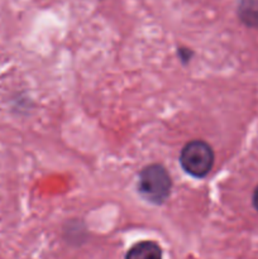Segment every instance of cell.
<instances>
[{"label": "cell", "instance_id": "1", "mask_svg": "<svg viewBox=\"0 0 258 259\" xmlns=\"http://www.w3.org/2000/svg\"><path fill=\"white\" fill-rule=\"evenodd\" d=\"M171 177L161 164H151L142 169L139 174V194L153 204L166 201L171 192Z\"/></svg>", "mask_w": 258, "mask_h": 259}, {"label": "cell", "instance_id": "2", "mask_svg": "<svg viewBox=\"0 0 258 259\" xmlns=\"http://www.w3.org/2000/svg\"><path fill=\"white\" fill-rule=\"evenodd\" d=\"M182 168L192 177H205L214 166V151L204 141H191L182 148L180 154Z\"/></svg>", "mask_w": 258, "mask_h": 259}, {"label": "cell", "instance_id": "3", "mask_svg": "<svg viewBox=\"0 0 258 259\" xmlns=\"http://www.w3.org/2000/svg\"><path fill=\"white\" fill-rule=\"evenodd\" d=\"M125 259H162V250L154 242H141L128 250Z\"/></svg>", "mask_w": 258, "mask_h": 259}, {"label": "cell", "instance_id": "4", "mask_svg": "<svg viewBox=\"0 0 258 259\" xmlns=\"http://www.w3.org/2000/svg\"><path fill=\"white\" fill-rule=\"evenodd\" d=\"M240 17L247 24L258 25V0H243Z\"/></svg>", "mask_w": 258, "mask_h": 259}, {"label": "cell", "instance_id": "5", "mask_svg": "<svg viewBox=\"0 0 258 259\" xmlns=\"http://www.w3.org/2000/svg\"><path fill=\"white\" fill-rule=\"evenodd\" d=\"M253 205H254L255 209L258 210V186L254 190V194H253Z\"/></svg>", "mask_w": 258, "mask_h": 259}]
</instances>
